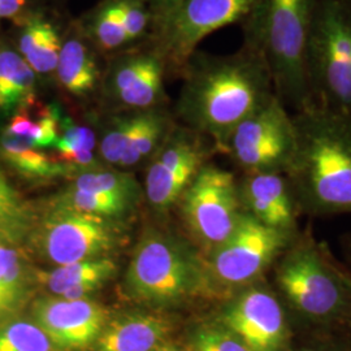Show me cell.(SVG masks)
<instances>
[{"label":"cell","mask_w":351,"mask_h":351,"mask_svg":"<svg viewBox=\"0 0 351 351\" xmlns=\"http://www.w3.org/2000/svg\"><path fill=\"white\" fill-rule=\"evenodd\" d=\"M182 77L180 113L219 151L239 123L276 95L263 58L246 46L224 56L195 52Z\"/></svg>","instance_id":"6da1fadb"},{"label":"cell","mask_w":351,"mask_h":351,"mask_svg":"<svg viewBox=\"0 0 351 351\" xmlns=\"http://www.w3.org/2000/svg\"><path fill=\"white\" fill-rule=\"evenodd\" d=\"M293 117L297 143L285 175L300 211L351 215V117L316 106Z\"/></svg>","instance_id":"7a4b0ae2"},{"label":"cell","mask_w":351,"mask_h":351,"mask_svg":"<svg viewBox=\"0 0 351 351\" xmlns=\"http://www.w3.org/2000/svg\"><path fill=\"white\" fill-rule=\"evenodd\" d=\"M269 272L294 328L313 332L351 324V274L308 232L297 234Z\"/></svg>","instance_id":"3957f363"},{"label":"cell","mask_w":351,"mask_h":351,"mask_svg":"<svg viewBox=\"0 0 351 351\" xmlns=\"http://www.w3.org/2000/svg\"><path fill=\"white\" fill-rule=\"evenodd\" d=\"M316 0H255L243 20V46L267 64L275 94L293 113L314 106L307 52Z\"/></svg>","instance_id":"277c9868"},{"label":"cell","mask_w":351,"mask_h":351,"mask_svg":"<svg viewBox=\"0 0 351 351\" xmlns=\"http://www.w3.org/2000/svg\"><path fill=\"white\" fill-rule=\"evenodd\" d=\"M195 245L151 228L139 239L125 275L129 297L151 306L211 298L206 261Z\"/></svg>","instance_id":"5b68a950"},{"label":"cell","mask_w":351,"mask_h":351,"mask_svg":"<svg viewBox=\"0 0 351 351\" xmlns=\"http://www.w3.org/2000/svg\"><path fill=\"white\" fill-rule=\"evenodd\" d=\"M307 75L314 106L351 117V0H316Z\"/></svg>","instance_id":"8992f818"},{"label":"cell","mask_w":351,"mask_h":351,"mask_svg":"<svg viewBox=\"0 0 351 351\" xmlns=\"http://www.w3.org/2000/svg\"><path fill=\"white\" fill-rule=\"evenodd\" d=\"M295 237L242 213L233 233L204 258L210 297L226 300L265 278Z\"/></svg>","instance_id":"52a82bcc"},{"label":"cell","mask_w":351,"mask_h":351,"mask_svg":"<svg viewBox=\"0 0 351 351\" xmlns=\"http://www.w3.org/2000/svg\"><path fill=\"white\" fill-rule=\"evenodd\" d=\"M255 0H181L172 13L152 29V49L167 73L181 75L202 40L226 26L242 24Z\"/></svg>","instance_id":"ba28073f"},{"label":"cell","mask_w":351,"mask_h":351,"mask_svg":"<svg viewBox=\"0 0 351 351\" xmlns=\"http://www.w3.org/2000/svg\"><path fill=\"white\" fill-rule=\"evenodd\" d=\"M181 199L185 226L204 258L233 233L243 213L236 177L215 164L202 167Z\"/></svg>","instance_id":"9c48e42d"},{"label":"cell","mask_w":351,"mask_h":351,"mask_svg":"<svg viewBox=\"0 0 351 351\" xmlns=\"http://www.w3.org/2000/svg\"><path fill=\"white\" fill-rule=\"evenodd\" d=\"M297 132L293 113L274 95L229 134L221 151L245 173L284 172L293 159Z\"/></svg>","instance_id":"30bf717a"},{"label":"cell","mask_w":351,"mask_h":351,"mask_svg":"<svg viewBox=\"0 0 351 351\" xmlns=\"http://www.w3.org/2000/svg\"><path fill=\"white\" fill-rule=\"evenodd\" d=\"M116 220L53 204L36 223L30 239L55 265L95 259L121 242L123 230Z\"/></svg>","instance_id":"8fae6325"},{"label":"cell","mask_w":351,"mask_h":351,"mask_svg":"<svg viewBox=\"0 0 351 351\" xmlns=\"http://www.w3.org/2000/svg\"><path fill=\"white\" fill-rule=\"evenodd\" d=\"M217 322L251 351H290L294 326L268 278L224 300Z\"/></svg>","instance_id":"7c38bea8"},{"label":"cell","mask_w":351,"mask_h":351,"mask_svg":"<svg viewBox=\"0 0 351 351\" xmlns=\"http://www.w3.org/2000/svg\"><path fill=\"white\" fill-rule=\"evenodd\" d=\"M215 150L211 139L189 128L171 130L147 169L146 195L151 206L162 211L181 199Z\"/></svg>","instance_id":"4fadbf2b"},{"label":"cell","mask_w":351,"mask_h":351,"mask_svg":"<svg viewBox=\"0 0 351 351\" xmlns=\"http://www.w3.org/2000/svg\"><path fill=\"white\" fill-rule=\"evenodd\" d=\"M165 75L163 60L154 49L125 51L117 53L110 64L104 88L121 106L145 111L163 99Z\"/></svg>","instance_id":"5bb4252c"},{"label":"cell","mask_w":351,"mask_h":351,"mask_svg":"<svg viewBox=\"0 0 351 351\" xmlns=\"http://www.w3.org/2000/svg\"><path fill=\"white\" fill-rule=\"evenodd\" d=\"M33 317L58 349H82L101 336L107 311L88 298L45 297L34 302Z\"/></svg>","instance_id":"9a60e30c"},{"label":"cell","mask_w":351,"mask_h":351,"mask_svg":"<svg viewBox=\"0 0 351 351\" xmlns=\"http://www.w3.org/2000/svg\"><path fill=\"white\" fill-rule=\"evenodd\" d=\"M239 194L242 211L259 223L291 236L301 232V211L284 172L245 173Z\"/></svg>","instance_id":"2e32d148"},{"label":"cell","mask_w":351,"mask_h":351,"mask_svg":"<svg viewBox=\"0 0 351 351\" xmlns=\"http://www.w3.org/2000/svg\"><path fill=\"white\" fill-rule=\"evenodd\" d=\"M117 272V265L107 256L75 263L56 265L51 271H36L37 284L53 297L65 300L88 298L91 293L110 281Z\"/></svg>","instance_id":"e0dca14e"},{"label":"cell","mask_w":351,"mask_h":351,"mask_svg":"<svg viewBox=\"0 0 351 351\" xmlns=\"http://www.w3.org/2000/svg\"><path fill=\"white\" fill-rule=\"evenodd\" d=\"M169 332L159 315L132 314L106 324L98 337L99 351H156Z\"/></svg>","instance_id":"ac0fdd59"},{"label":"cell","mask_w":351,"mask_h":351,"mask_svg":"<svg viewBox=\"0 0 351 351\" xmlns=\"http://www.w3.org/2000/svg\"><path fill=\"white\" fill-rule=\"evenodd\" d=\"M55 75L62 88L71 95L82 98L91 94L101 78L97 53L80 32L63 38Z\"/></svg>","instance_id":"d6986e66"},{"label":"cell","mask_w":351,"mask_h":351,"mask_svg":"<svg viewBox=\"0 0 351 351\" xmlns=\"http://www.w3.org/2000/svg\"><path fill=\"white\" fill-rule=\"evenodd\" d=\"M62 46L58 27L40 13L26 19L17 39V52L37 75H55Z\"/></svg>","instance_id":"ffe728a7"},{"label":"cell","mask_w":351,"mask_h":351,"mask_svg":"<svg viewBox=\"0 0 351 351\" xmlns=\"http://www.w3.org/2000/svg\"><path fill=\"white\" fill-rule=\"evenodd\" d=\"M38 75L10 45L0 42V113L14 114L36 101Z\"/></svg>","instance_id":"44dd1931"},{"label":"cell","mask_w":351,"mask_h":351,"mask_svg":"<svg viewBox=\"0 0 351 351\" xmlns=\"http://www.w3.org/2000/svg\"><path fill=\"white\" fill-rule=\"evenodd\" d=\"M36 285V271L20 249L0 245V323L25 304Z\"/></svg>","instance_id":"7402d4cb"},{"label":"cell","mask_w":351,"mask_h":351,"mask_svg":"<svg viewBox=\"0 0 351 351\" xmlns=\"http://www.w3.org/2000/svg\"><path fill=\"white\" fill-rule=\"evenodd\" d=\"M60 126L62 114L56 106H40L34 101L14 113L3 132L46 151L56 146Z\"/></svg>","instance_id":"603a6c76"},{"label":"cell","mask_w":351,"mask_h":351,"mask_svg":"<svg viewBox=\"0 0 351 351\" xmlns=\"http://www.w3.org/2000/svg\"><path fill=\"white\" fill-rule=\"evenodd\" d=\"M80 32L101 53H117L129 47L116 0H103L81 21Z\"/></svg>","instance_id":"cb8c5ba5"},{"label":"cell","mask_w":351,"mask_h":351,"mask_svg":"<svg viewBox=\"0 0 351 351\" xmlns=\"http://www.w3.org/2000/svg\"><path fill=\"white\" fill-rule=\"evenodd\" d=\"M0 156L13 169L27 178L49 180L71 173L69 168L58 158L37 149L25 141L0 133Z\"/></svg>","instance_id":"d4e9b609"},{"label":"cell","mask_w":351,"mask_h":351,"mask_svg":"<svg viewBox=\"0 0 351 351\" xmlns=\"http://www.w3.org/2000/svg\"><path fill=\"white\" fill-rule=\"evenodd\" d=\"M37 217L0 172V245L19 247L30 239Z\"/></svg>","instance_id":"484cf974"},{"label":"cell","mask_w":351,"mask_h":351,"mask_svg":"<svg viewBox=\"0 0 351 351\" xmlns=\"http://www.w3.org/2000/svg\"><path fill=\"white\" fill-rule=\"evenodd\" d=\"M167 116L155 110H145L134 114V125L119 167H134L149 158L169 134Z\"/></svg>","instance_id":"4316f807"},{"label":"cell","mask_w":351,"mask_h":351,"mask_svg":"<svg viewBox=\"0 0 351 351\" xmlns=\"http://www.w3.org/2000/svg\"><path fill=\"white\" fill-rule=\"evenodd\" d=\"M95 134L90 128L78 125L69 117H62L60 136L53 149L58 152V159L71 172L95 169Z\"/></svg>","instance_id":"83f0119b"},{"label":"cell","mask_w":351,"mask_h":351,"mask_svg":"<svg viewBox=\"0 0 351 351\" xmlns=\"http://www.w3.org/2000/svg\"><path fill=\"white\" fill-rule=\"evenodd\" d=\"M133 202L134 199L123 195L93 193L69 188L66 189L62 195L58 197L53 204L73 208L82 213L119 219L130 210Z\"/></svg>","instance_id":"f1b7e54d"},{"label":"cell","mask_w":351,"mask_h":351,"mask_svg":"<svg viewBox=\"0 0 351 351\" xmlns=\"http://www.w3.org/2000/svg\"><path fill=\"white\" fill-rule=\"evenodd\" d=\"M36 322L11 319L0 323V351H58Z\"/></svg>","instance_id":"f546056e"},{"label":"cell","mask_w":351,"mask_h":351,"mask_svg":"<svg viewBox=\"0 0 351 351\" xmlns=\"http://www.w3.org/2000/svg\"><path fill=\"white\" fill-rule=\"evenodd\" d=\"M71 188L93 193H106L137 199L138 185L133 176L117 171L90 169L80 172Z\"/></svg>","instance_id":"4dcf8cb0"},{"label":"cell","mask_w":351,"mask_h":351,"mask_svg":"<svg viewBox=\"0 0 351 351\" xmlns=\"http://www.w3.org/2000/svg\"><path fill=\"white\" fill-rule=\"evenodd\" d=\"M191 351H251L217 320L197 326L191 336Z\"/></svg>","instance_id":"1f68e13d"},{"label":"cell","mask_w":351,"mask_h":351,"mask_svg":"<svg viewBox=\"0 0 351 351\" xmlns=\"http://www.w3.org/2000/svg\"><path fill=\"white\" fill-rule=\"evenodd\" d=\"M134 125V114L116 119L99 142V155L106 163L119 165Z\"/></svg>","instance_id":"d6a6232c"},{"label":"cell","mask_w":351,"mask_h":351,"mask_svg":"<svg viewBox=\"0 0 351 351\" xmlns=\"http://www.w3.org/2000/svg\"><path fill=\"white\" fill-rule=\"evenodd\" d=\"M126 37L132 46L145 37L152 26V16L146 0H116Z\"/></svg>","instance_id":"836d02e7"},{"label":"cell","mask_w":351,"mask_h":351,"mask_svg":"<svg viewBox=\"0 0 351 351\" xmlns=\"http://www.w3.org/2000/svg\"><path fill=\"white\" fill-rule=\"evenodd\" d=\"M317 336L304 339L302 342L293 341L290 351H351L336 339H326L323 336L326 330H313Z\"/></svg>","instance_id":"e575fe53"},{"label":"cell","mask_w":351,"mask_h":351,"mask_svg":"<svg viewBox=\"0 0 351 351\" xmlns=\"http://www.w3.org/2000/svg\"><path fill=\"white\" fill-rule=\"evenodd\" d=\"M152 16V29L172 13L181 0H146Z\"/></svg>","instance_id":"d590c367"},{"label":"cell","mask_w":351,"mask_h":351,"mask_svg":"<svg viewBox=\"0 0 351 351\" xmlns=\"http://www.w3.org/2000/svg\"><path fill=\"white\" fill-rule=\"evenodd\" d=\"M25 5L26 0H0V21L17 17Z\"/></svg>","instance_id":"8d00e7d4"},{"label":"cell","mask_w":351,"mask_h":351,"mask_svg":"<svg viewBox=\"0 0 351 351\" xmlns=\"http://www.w3.org/2000/svg\"><path fill=\"white\" fill-rule=\"evenodd\" d=\"M342 250H343V255H345L348 265L350 267L351 269V233L346 234L342 239Z\"/></svg>","instance_id":"74e56055"},{"label":"cell","mask_w":351,"mask_h":351,"mask_svg":"<svg viewBox=\"0 0 351 351\" xmlns=\"http://www.w3.org/2000/svg\"><path fill=\"white\" fill-rule=\"evenodd\" d=\"M156 351H191V350H181V349H176V348H164V349H158Z\"/></svg>","instance_id":"f35d334b"}]
</instances>
